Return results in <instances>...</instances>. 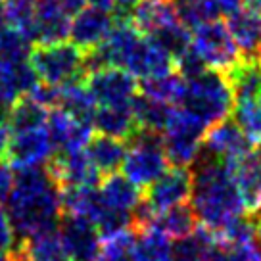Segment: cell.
<instances>
[{
    "label": "cell",
    "instance_id": "cell-34",
    "mask_svg": "<svg viewBox=\"0 0 261 261\" xmlns=\"http://www.w3.org/2000/svg\"><path fill=\"white\" fill-rule=\"evenodd\" d=\"M148 39H152L158 46H162L173 60L182 56L192 46V31L188 27H185L180 21L165 25L160 31H155L154 35H150Z\"/></svg>",
    "mask_w": 261,
    "mask_h": 261
},
{
    "label": "cell",
    "instance_id": "cell-21",
    "mask_svg": "<svg viewBox=\"0 0 261 261\" xmlns=\"http://www.w3.org/2000/svg\"><path fill=\"white\" fill-rule=\"evenodd\" d=\"M94 129L100 135L114 137L119 140H127L139 130V125L135 121L130 104H115V106H98L94 115Z\"/></svg>",
    "mask_w": 261,
    "mask_h": 261
},
{
    "label": "cell",
    "instance_id": "cell-3",
    "mask_svg": "<svg viewBox=\"0 0 261 261\" xmlns=\"http://www.w3.org/2000/svg\"><path fill=\"white\" fill-rule=\"evenodd\" d=\"M177 108L190 112L207 127L228 119L234 110V92L227 73L205 69L204 73L185 79L182 98Z\"/></svg>",
    "mask_w": 261,
    "mask_h": 261
},
{
    "label": "cell",
    "instance_id": "cell-44",
    "mask_svg": "<svg viewBox=\"0 0 261 261\" xmlns=\"http://www.w3.org/2000/svg\"><path fill=\"white\" fill-rule=\"evenodd\" d=\"M137 4H139V0H115V10L121 12L123 14L121 17H127L129 16V12L135 8Z\"/></svg>",
    "mask_w": 261,
    "mask_h": 261
},
{
    "label": "cell",
    "instance_id": "cell-2",
    "mask_svg": "<svg viewBox=\"0 0 261 261\" xmlns=\"http://www.w3.org/2000/svg\"><path fill=\"white\" fill-rule=\"evenodd\" d=\"M190 171L192 210L202 227L217 232L230 219L246 213L234 175L225 162L202 148L194 163L190 165Z\"/></svg>",
    "mask_w": 261,
    "mask_h": 261
},
{
    "label": "cell",
    "instance_id": "cell-37",
    "mask_svg": "<svg viewBox=\"0 0 261 261\" xmlns=\"http://www.w3.org/2000/svg\"><path fill=\"white\" fill-rule=\"evenodd\" d=\"M133 244H135V230H123L102 240L96 261H133Z\"/></svg>",
    "mask_w": 261,
    "mask_h": 261
},
{
    "label": "cell",
    "instance_id": "cell-17",
    "mask_svg": "<svg viewBox=\"0 0 261 261\" xmlns=\"http://www.w3.org/2000/svg\"><path fill=\"white\" fill-rule=\"evenodd\" d=\"M227 27L237 42L242 58H259L261 52V12L242 6L227 16Z\"/></svg>",
    "mask_w": 261,
    "mask_h": 261
},
{
    "label": "cell",
    "instance_id": "cell-26",
    "mask_svg": "<svg viewBox=\"0 0 261 261\" xmlns=\"http://www.w3.org/2000/svg\"><path fill=\"white\" fill-rule=\"evenodd\" d=\"M58 108L67 112L75 121L92 125L98 104L94 96L90 94L89 87L85 85V81H73L60 87V104H58Z\"/></svg>",
    "mask_w": 261,
    "mask_h": 261
},
{
    "label": "cell",
    "instance_id": "cell-33",
    "mask_svg": "<svg viewBox=\"0 0 261 261\" xmlns=\"http://www.w3.org/2000/svg\"><path fill=\"white\" fill-rule=\"evenodd\" d=\"M139 90L142 94L154 98V100H160V102H165L169 106H179L182 90H185V79L177 71H173V73H167L163 77L140 81Z\"/></svg>",
    "mask_w": 261,
    "mask_h": 261
},
{
    "label": "cell",
    "instance_id": "cell-36",
    "mask_svg": "<svg viewBox=\"0 0 261 261\" xmlns=\"http://www.w3.org/2000/svg\"><path fill=\"white\" fill-rule=\"evenodd\" d=\"M175 8H177L179 21L190 31L207 21H215L221 16V10L213 0H187V2L175 4Z\"/></svg>",
    "mask_w": 261,
    "mask_h": 261
},
{
    "label": "cell",
    "instance_id": "cell-48",
    "mask_svg": "<svg viewBox=\"0 0 261 261\" xmlns=\"http://www.w3.org/2000/svg\"><path fill=\"white\" fill-rule=\"evenodd\" d=\"M173 2H175V4H180V2H187V0H173Z\"/></svg>",
    "mask_w": 261,
    "mask_h": 261
},
{
    "label": "cell",
    "instance_id": "cell-35",
    "mask_svg": "<svg viewBox=\"0 0 261 261\" xmlns=\"http://www.w3.org/2000/svg\"><path fill=\"white\" fill-rule=\"evenodd\" d=\"M232 119L253 146H261V98L234 102Z\"/></svg>",
    "mask_w": 261,
    "mask_h": 261
},
{
    "label": "cell",
    "instance_id": "cell-7",
    "mask_svg": "<svg viewBox=\"0 0 261 261\" xmlns=\"http://www.w3.org/2000/svg\"><path fill=\"white\" fill-rule=\"evenodd\" d=\"M192 50L200 56L207 69L223 73L232 71L242 60V54L227 23L221 19L207 21L192 29Z\"/></svg>",
    "mask_w": 261,
    "mask_h": 261
},
{
    "label": "cell",
    "instance_id": "cell-31",
    "mask_svg": "<svg viewBox=\"0 0 261 261\" xmlns=\"http://www.w3.org/2000/svg\"><path fill=\"white\" fill-rule=\"evenodd\" d=\"M48 110L41 104H37L33 98L27 94L17 100L14 106L10 108V129L14 133H23V130L41 129L48 121Z\"/></svg>",
    "mask_w": 261,
    "mask_h": 261
},
{
    "label": "cell",
    "instance_id": "cell-47",
    "mask_svg": "<svg viewBox=\"0 0 261 261\" xmlns=\"http://www.w3.org/2000/svg\"><path fill=\"white\" fill-rule=\"evenodd\" d=\"M2 6H4V0H0V23H4L2 21Z\"/></svg>",
    "mask_w": 261,
    "mask_h": 261
},
{
    "label": "cell",
    "instance_id": "cell-14",
    "mask_svg": "<svg viewBox=\"0 0 261 261\" xmlns=\"http://www.w3.org/2000/svg\"><path fill=\"white\" fill-rule=\"evenodd\" d=\"M115 21L117 17L112 16V12L85 6L81 12H77L71 17L69 39L83 52H90L106 41V37L114 29Z\"/></svg>",
    "mask_w": 261,
    "mask_h": 261
},
{
    "label": "cell",
    "instance_id": "cell-45",
    "mask_svg": "<svg viewBox=\"0 0 261 261\" xmlns=\"http://www.w3.org/2000/svg\"><path fill=\"white\" fill-rule=\"evenodd\" d=\"M253 225H255V238H257V242L261 244V210L257 213H253Z\"/></svg>",
    "mask_w": 261,
    "mask_h": 261
},
{
    "label": "cell",
    "instance_id": "cell-46",
    "mask_svg": "<svg viewBox=\"0 0 261 261\" xmlns=\"http://www.w3.org/2000/svg\"><path fill=\"white\" fill-rule=\"evenodd\" d=\"M0 261H14L10 253H0Z\"/></svg>",
    "mask_w": 261,
    "mask_h": 261
},
{
    "label": "cell",
    "instance_id": "cell-15",
    "mask_svg": "<svg viewBox=\"0 0 261 261\" xmlns=\"http://www.w3.org/2000/svg\"><path fill=\"white\" fill-rule=\"evenodd\" d=\"M123 69H127L135 79L146 81L154 77H163L175 71V60H173L162 46H158L152 39L140 37L137 46L133 48L129 60Z\"/></svg>",
    "mask_w": 261,
    "mask_h": 261
},
{
    "label": "cell",
    "instance_id": "cell-5",
    "mask_svg": "<svg viewBox=\"0 0 261 261\" xmlns=\"http://www.w3.org/2000/svg\"><path fill=\"white\" fill-rule=\"evenodd\" d=\"M123 175L139 188L150 185L169 169V160L163 150L162 133L139 129L127 140V154L123 160Z\"/></svg>",
    "mask_w": 261,
    "mask_h": 261
},
{
    "label": "cell",
    "instance_id": "cell-24",
    "mask_svg": "<svg viewBox=\"0 0 261 261\" xmlns=\"http://www.w3.org/2000/svg\"><path fill=\"white\" fill-rule=\"evenodd\" d=\"M85 152L102 175H112L117 169H121L125 154H127V142L98 133V135H92Z\"/></svg>",
    "mask_w": 261,
    "mask_h": 261
},
{
    "label": "cell",
    "instance_id": "cell-13",
    "mask_svg": "<svg viewBox=\"0 0 261 261\" xmlns=\"http://www.w3.org/2000/svg\"><path fill=\"white\" fill-rule=\"evenodd\" d=\"M202 148L225 162V165L232 171V167L255 146L248 140L234 119H223L207 129Z\"/></svg>",
    "mask_w": 261,
    "mask_h": 261
},
{
    "label": "cell",
    "instance_id": "cell-41",
    "mask_svg": "<svg viewBox=\"0 0 261 261\" xmlns=\"http://www.w3.org/2000/svg\"><path fill=\"white\" fill-rule=\"evenodd\" d=\"M14 180H16V173L10 169V165L4 160H0V204L10 198Z\"/></svg>",
    "mask_w": 261,
    "mask_h": 261
},
{
    "label": "cell",
    "instance_id": "cell-8",
    "mask_svg": "<svg viewBox=\"0 0 261 261\" xmlns=\"http://www.w3.org/2000/svg\"><path fill=\"white\" fill-rule=\"evenodd\" d=\"M192 196V171L190 167H169L154 185L146 188L142 202L155 215L187 204Z\"/></svg>",
    "mask_w": 261,
    "mask_h": 261
},
{
    "label": "cell",
    "instance_id": "cell-1",
    "mask_svg": "<svg viewBox=\"0 0 261 261\" xmlns=\"http://www.w3.org/2000/svg\"><path fill=\"white\" fill-rule=\"evenodd\" d=\"M8 202V215L17 240L58 232L62 217V192L46 167L17 169Z\"/></svg>",
    "mask_w": 261,
    "mask_h": 261
},
{
    "label": "cell",
    "instance_id": "cell-32",
    "mask_svg": "<svg viewBox=\"0 0 261 261\" xmlns=\"http://www.w3.org/2000/svg\"><path fill=\"white\" fill-rule=\"evenodd\" d=\"M217 244L215 232L198 225L194 232L187 238L175 240L173 244V261H205L207 253Z\"/></svg>",
    "mask_w": 261,
    "mask_h": 261
},
{
    "label": "cell",
    "instance_id": "cell-4",
    "mask_svg": "<svg viewBox=\"0 0 261 261\" xmlns=\"http://www.w3.org/2000/svg\"><path fill=\"white\" fill-rule=\"evenodd\" d=\"M29 64L39 81L62 87L87 79V52L67 41L35 42L29 50Z\"/></svg>",
    "mask_w": 261,
    "mask_h": 261
},
{
    "label": "cell",
    "instance_id": "cell-28",
    "mask_svg": "<svg viewBox=\"0 0 261 261\" xmlns=\"http://www.w3.org/2000/svg\"><path fill=\"white\" fill-rule=\"evenodd\" d=\"M232 85L234 102L261 98V60L259 58H242L240 64L227 73Z\"/></svg>",
    "mask_w": 261,
    "mask_h": 261
},
{
    "label": "cell",
    "instance_id": "cell-27",
    "mask_svg": "<svg viewBox=\"0 0 261 261\" xmlns=\"http://www.w3.org/2000/svg\"><path fill=\"white\" fill-rule=\"evenodd\" d=\"M130 108H133V115H135L139 129L152 130V133H163L173 114V106L146 96L140 90L130 100Z\"/></svg>",
    "mask_w": 261,
    "mask_h": 261
},
{
    "label": "cell",
    "instance_id": "cell-49",
    "mask_svg": "<svg viewBox=\"0 0 261 261\" xmlns=\"http://www.w3.org/2000/svg\"><path fill=\"white\" fill-rule=\"evenodd\" d=\"M259 60H261V52H259Z\"/></svg>",
    "mask_w": 261,
    "mask_h": 261
},
{
    "label": "cell",
    "instance_id": "cell-29",
    "mask_svg": "<svg viewBox=\"0 0 261 261\" xmlns=\"http://www.w3.org/2000/svg\"><path fill=\"white\" fill-rule=\"evenodd\" d=\"M37 0H4L2 21L23 35L27 41L37 42V16H35Z\"/></svg>",
    "mask_w": 261,
    "mask_h": 261
},
{
    "label": "cell",
    "instance_id": "cell-22",
    "mask_svg": "<svg viewBox=\"0 0 261 261\" xmlns=\"http://www.w3.org/2000/svg\"><path fill=\"white\" fill-rule=\"evenodd\" d=\"M133 230V261H173V244L169 242V237L163 234L154 223Z\"/></svg>",
    "mask_w": 261,
    "mask_h": 261
},
{
    "label": "cell",
    "instance_id": "cell-9",
    "mask_svg": "<svg viewBox=\"0 0 261 261\" xmlns=\"http://www.w3.org/2000/svg\"><path fill=\"white\" fill-rule=\"evenodd\" d=\"M85 85L98 106L130 104L139 94V81L123 67H100L87 75Z\"/></svg>",
    "mask_w": 261,
    "mask_h": 261
},
{
    "label": "cell",
    "instance_id": "cell-20",
    "mask_svg": "<svg viewBox=\"0 0 261 261\" xmlns=\"http://www.w3.org/2000/svg\"><path fill=\"white\" fill-rule=\"evenodd\" d=\"M39 83L29 60L21 64H0V106L12 108Z\"/></svg>",
    "mask_w": 261,
    "mask_h": 261
},
{
    "label": "cell",
    "instance_id": "cell-12",
    "mask_svg": "<svg viewBox=\"0 0 261 261\" xmlns=\"http://www.w3.org/2000/svg\"><path fill=\"white\" fill-rule=\"evenodd\" d=\"M60 188L98 187L102 173L89 160L87 152H56L44 165Z\"/></svg>",
    "mask_w": 261,
    "mask_h": 261
},
{
    "label": "cell",
    "instance_id": "cell-30",
    "mask_svg": "<svg viewBox=\"0 0 261 261\" xmlns=\"http://www.w3.org/2000/svg\"><path fill=\"white\" fill-rule=\"evenodd\" d=\"M154 225L169 238L180 240V238L190 237L200 223H198V217H196L192 205L180 204L167 210V212L160 213V215H155Z\"/></svg>",
    "mask_w": 261,
    "mask_h": 261
},
{
    "label": "cell",
    "instance_id": "cell-42",
    "mask_svg": "<svg viewBox=\"0 0 261 261\" xmlns=\"http://www.w3.org/2000/svg\"><path fill=\"white\" fill-rule=\"evenodd\" d=\"M215 4H217V8L221 10V14H225V16H230V14H234L237 10H240L242 6H246L244 0H213Z\"/></svg>",
    "mask_w": 261,
    "mask_h": 261
},
{
    "label": "cell",
    "instance_id": "cell-23",
    "mask_svg": "<svg viewBox=\"0 0 261 261\" xmlns=\"http://www.w3.org/2000/svg\"><path fill=\"white\" fill-rule=\"evenodd\" d=\"M102 202L119 212H133L137 205L142 202V188H139L135 182H130L125 175L112 173L102 179V187L98 188Z\"/></svg>",
    "mask_w": 261,
    "mask_h": 261
},
{
    "label": "cell",
    "instance_id": "cell-39",
    "mask_svg": "<svg viewBox=\"0 0 261 261\" xmlns=\"http://www.w3.org/2000/svg\"><path fill=\"white\" fill-rule=\"evenodd\" d=\"M17 246V234L8 212L0 205V253H10Z\"/></svg>",
    "mask_w": 261,
    "mask_h": 261
},
{
    "label": "cell",
    "instance_id": "cell-19",
    "mask_svg": "<svg viewBox=\"0 0 261 261\" xmlns=\"http://www.w3.org/2000/svg\"><path fill=\"white\" fill-rule=\"evenodd\" d=\"M127 19L144 37L154 35L165 25L179 21L177 8L169 0H142L129 12Z\"/></svg>",
    "mask_w": 261,
    "mask_h": 261
},
{
    "label": "cell",
    "instance_id": "cell-18",
    "mask_svg": "<svg viewBox=\"0 0 261 261\" xmlns=\"http://www.w3.org/2000/svg\"><path fill=\"white\" fill-rule=\"evenodd\" d=\"M37 42H58L69 37L71 16L62 0H37Z\"/></svg>",
    "mask_w": 261,
    "mask_h": 261
},
{
    "label": "cell",
    "instance_id": "cell-43",
    "mask_svg": "<svg viewBox=\"0 0 261 261\" xmlns=\"http://www.w3.org/2000/svg\"><path fill=\"white\" fill-rule=\"evenodd\" d=\"M90 8L104 10V12H114L115 10V0H85Z\"/></svg>",
    "mask_w": 261,
    "mask_h": 261
},
{
    "label": "cell",
    "instance_id": "cell-11",
    "mask_svg": "<svg viewBox=\"0 0 261 261\" xmlns=\"http://www.w3.org/2000/svg\"><path fill=\"white\" fill-rule=\"evenodd\" d=\"M56 154V148L50 140L46 125L41 129L14 133L10 140L6 162L14 169L25 167H42L50 162V158Z\"/></svg>",
    "mask_w": 261,
    "mask_h": 261
},
{
    "label": "cell",
    "instance_id": "cell-10",
    "mask_svg": "<svg viewBox=\"0 0 261 261\" xmlns=\"http://www.w3.org/2000/svg\"><path fill=\"white\" fill-rule=\"evenodd\" d=\"M58 237L71 261H96L102 237L92 221L71 213H62L58 223Z\"/></svg>",
    "mask_w": 261,
    "mask_h": 261
},
{
    "label": "cell",
    "instance_id": "cell-38",
    "mask_svg": "<svg viewBox=\"0 0 261 261\" xmlns=\"http://www.w3.org/2000/svg\"><path fill=\"white\" fill-rule=\"evenodd\" d=\"M205 261H261V244L242 246V248H228L215 244L210 250Z\"/></svg>",
    "mask_w": 261,
    "mask_h": 261
},
{
    "label": "cell",
    "instance_id": "cell-16",
    "mask_svg": "<svg viewBox=\"0 0 261 261\" xmlns=\"http://www.w3.org/2000/svg\"><path fill=\"white\" fill-rule=\"evenodd\" d=\"M242 205L248 215L261 210V146L252 148V152L232 167Z\"/></svg>",
    "mask_w": 261,
    "mask_h": 261
},
{
    "label": "cell",
    "instance_id": "cell-40",
    "mask_svg": "<svg viewBox=\"0 0 261 261\" xmlns=\"http://www.w3.org/2000/svg\"><path fill=\"white\" fill-rule=\"evenodd\" d=\"M10 108L0 106V160H6L10 140H12V129H10Z\"/></svg>",
    "mask_w": 261,
    "mask_h": 261
},
{
    "label": "cell",
    "instance_id": "cell-25",
    "mask_svg": "<svg viewBox=\"0 0 261 261\" xmlns=\"http://www.w3.org/2000/svg\"><path fill=\"white\" fill-rule=\"evenodd\" d=\"M62 192V212L79 215L85 219L96 223L106 210L102 202L100 190L96 187H67L60 188Z\"/></svg>",
    "mask_w": 261,
    "mask_h": 261
},
{
    "label": "cell",
    "instance_id": "cell-6",
    "mask_svg": "<svg viewBox=\"0 0 261 261\" xmlns=\"http://www.w3.org/2000/svg\"><path fill=\"white\" fill-rule=\"evenodd\" d=\"M207 125L182 108H173L169 123L162 133L163 150L171 165L190 167L204 146Z\"/></svg>",
    "mask_w": 261,
    "mask_h": 261
}]
</instances>
